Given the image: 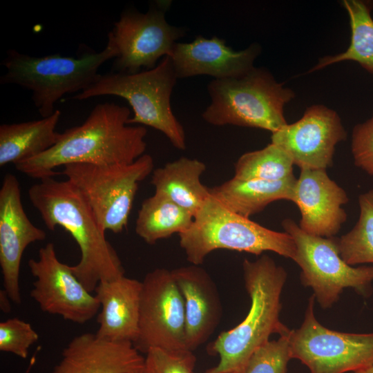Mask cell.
I'll return each mask as SVG.
<instances>
[{
    "label": "cell",
    "mask_w": 373,
    "mask_h": 373,
    "mask_svg": "<svg viewBox=\"0 0 373 373\" xmlns=\"http://www.w3.org/2000/svg\"><path fill=\"white\" fill-rule=\"evenodd\" d=\"M130 110L114 103L99 104L83 124L59 133L44 153L15 164L26 175L44 180L59 173L55 169L73 163L128 164L144 155L146 129L130 126Z\"/></svg>",
    "instance_id": "6da1fadb"
},
{
    "label": "cell",
    "mask_w": 373,
    "mask_h": 373,
    "mask_svg": "<svg viewBox=\"0 0 373 373\" xmlns=\"http://www.w3.org/2000/svg\"><path fill=\"white\" fill-rule=\"evenodd\" d=\"M28 197L49 230L61 227L78 245L80 260L71 269L88 291H95L102 281L124 276L120 258L106 238L105 231L70 181L41 180L29 189Z\"/></svg>",
    "instance_id": "7a4b0ae2"
},
{
    "label": "cell",
    "mask_w": 373,
    "mask_h": 373,
    "mask_svg": "<svg viewBox=\"0 0 373 373\" xmlns=\"http://www.w3.org/2000/svg\"><path fill=\"white\" fill-rule=\"evenodd\" d=\"M245 285L251 303L246 317L235 327L222 332L209 347L218 354V363L202 373H238L258 347L273 334L290 329L280 320L281 294L286 283L285 269L268 255L242 262Z\"/></svg>",
    "instance_id": "3957f363"
},
{
    "label": "cell",
    "mask_w": 373,
    "mask_h": 373,
    "mask_svg": "<svg viewBox=\"0 0 373 373\" xmlns=\"http://www.w3.org/2000/svg\"><path fill=\"white\" fill-rule=\"evenodd\" d=\"M117 49L111 38L100 52L86 51L78 57L54 54L33 57L11 49L3 61L6 72L1 84H14L32 91V99L42 117L57 110L55 104L64 95L82 91L96 81L99 67L115 58Z\"/></svg>",
    "instance_id": "277c9868"
},
{
    "label": "cell",
    "mask_w": 373,
    "mask_h": 373,
    "mask_svg": "<svg viewBox=\"0 0 373 373\" xmlns=\"http://www.w3.org/2000/svg\"><path fill=\"white\" fill-rule=\"evenodd\" d=\"M211 103L202 114L213 126L260 128L271 133L287 124L285 106L295 97L263 68L254 67L233 78L213 79L207 85Z\"/></svg>",
    "instance_id": "5b68a950"
},
{
    "label": "cell",
    "mask_w": 373,
    "mask_h": 373,
    "mask_svg": "<svg viewBox=\"0 0 373 373\" xmlns=\"http://www.w3.org/2000/svg\"><path fill=\"white\" fill-rule=\"evenodd\" d=\"M180 245L191 265L202 264L213 251L228 249L260 255L272 251L294 260L296 245L286 232L276 231L236 214L210 196L179 234Z\"/></svg>",
    "instance_id": "8992f818"
},
{
    "label": "cell",
    "mask_w": 373,
    "mask_h": 373,
    "mask_svg": "<svg viewBox=\"0 0 373 373\" xmlns=\"http://www.w3.org/2000/svg\"><path fill=\"white\" fill-rule=\"evenodd\" d=\"M177 79L171 58L166 56L150 70L133 74L111 71L99 75L95 82L70 99L84 100L102 95L122 97L133 111V116L127 121L128 125L152 127L162 132L175 148L184 150V130L171 106Z\"/></svg>",
    "instance_id": "52a82bcc"
},
{
    "label": "cell",
    "mask_w": 373,
    "mask_h": 373,
    "mask_svg": "<svg viewBox=\"0 0 373 373\" xmlns=\"http://www.w3.org/2000/svg\"><path fill=\"white\" fill-rule=\"evenodd\" d=\"M64 167L62 173L81 193L102 229L117 233L126 227L139 183L153 173L154 163L144 154L128 164Z\"/></svg>",
    "instance_id": "ba28073f"
},
{
    "label": "cell",
    "mask_w": 373,
    "mask_h": 373,
    "mask_svg": "<svg viewBox=\"0 0 373 373\" xmlns=\"http://www.w3.org/2000/svg\"><path fill=\"white\" fill-rule=\"evenodd\" d=\"M281 225L296 245L294 261L301 269L303 285L310 287L319 305L332 307L345 288H352L367 298L372 293L373 266L354 267L341 257L336 238H323L303 231L292 219L285 218Z\"/></svg>",
    "instance_id": "9c48e42d"
},
{
    "label": "cell",
    "mask_w": 373,
    "mask_h": 373,
    "mask_svg": "<svg viewBox=\"0 0 373 373\" xmlns=\"http://www.w3.org/2000/svg\"><path fill=\"white\" fill-rule=\"evenodd\" d=\"M312 294L300 327L291 332V358L310 373H345L373 365V332L346 333L329 329L316 318Z\"/></svg>",
    "instance_id": "30bf717a"
},
{
    "label": "cell",
    "mask_w": 373,
    "mask_h": 373,
    "mask_svg": "<svg viewBox=\"0 0 373 373\" xmlns=\"http://www.w3.org/2000/svg\"><path fill=\"white\" fill-rule=\"evenodd\" d=\"M165 11L163 6H152L145 13L135 10L122 13L108 36L117 49L113 72L133 74L142 68L150 70L160 58L171 55L185 30L169 24Z\"/></svg>",
    "instance_id": "8fae6325"
},
{
    "label": "cell",
    "mask_w": 373,
    "mask_h": 373,
    "mask_svg": "<svg viewBox=\"0 0 373 373\" xmlns=\"http://www.w3.org/2000/svg\"><path fill=\"white\" fill-rule=\"evenodd\" d=\"M142 283L139 334L135 347L144 354L153 348L187 350L184 300L171 271L155 269L145 276Z\"/></svg>",
    "instance_id": "7c38bea8"
},
{
    "label": "cell",
    "mask_w": 373,
    "mask_h": 373,
    "mask_svg": "<svg viewBox=\"0 0 373 373\" xmlns=\"http://www.w3.org/2000/svg\"><path fill=\"white\" fill-rule=\"evenodd\" d=\"M28 265L35 278L30 294L41 311L78 324L96 316L100 309L97 298L78 280L71 266L59 260L53 243L41 247L38 258L30 259Z\"/></svg>",
    "instance_id": "4fadbf2b"
},
{
    "label": "cell",
    "mask_w": 373,
    "mask_h": 373,
    "mask_svg": "<svg viewBox=\"0 0 373 373\" xmlns=\"http://www.w3.org/2000/svg\"><path fill=\"white\" fill-rule=\"evenodd\" d=\"M346 137L338 114L323 104H314L298 120L272 133L271 142L300 169L327 170L333 165L336 146Z\"/></svg>",
    "instance_id": "5bb4252c"
},
{
    "label": "cell",
    "mask_w": 373,
    "mask_h": 373,
    "mask_svg": "<svg viewBox=\"0 0 373 373\" xmlns=\"http://www.w3.org/2000/svg\"><path fill=\"white\" fill-rule=\"evenodd\" d=\"M46 238V232L31 222L23 209L17 178L6 174L0 189V266L3 289L17 305L21 303L19 274L23 251Z\"/></svg>",
    "instance_id": "9a60e30c"
},
{
    "label": "cell",
    "mask_w": 373,
    "mask_h": 373,
    "mask_svg": "<svg viewBox=\"0 0 373 373\" xmlns=\"http://www.w3.org/2000/svg\"><path fill=\"white\" fill-rule=\"evenodd\" d=\"M291 202L300 212L299 227L312 236L334 237L347 218L349 197L327 170L300 169Z\"/></svg>",
    "instance_id": "2e32d148"
},
{
    "label": "cell",
    "mask_w": 373,
    "mask_h": 373,
    "mask_svg": "<svg viewBox=\"0 0 373 373\" xmlns=\"http://www.w3.org/2000/svg\"><path fill=\"white\" fill-rule=\"evenodd\" d=\"M260 51L258 44L235 51L216 36L207 39L199 35L189 43L177 42L170 57L178 79L209 75L220 79L249 72Z\"/></svg>",
    "instance_id": "e0dca14e"
},
{
    "label": "cell",
    "mask_w": 373,
    "mask_h": 373,
    "mask_svg": "<svg viewBox=\"0 0 373 373\" xmlns=\"http://www.w3.org/2000/svg\"><path fill=\"white\" fill-rule=\"evenodd\" d=\"M144 358L132 343L105 341L84 333L64 348L50 373H140Z\"/></svg>",
    "instance_id": "ac0fdd59"
},
{
    "label": "cell",
    "mask_w": 373,
    "mask_h": 373,
    "mask_svg": "<svg viewBox=\"0 0 373 373\" xmlns=\"http://www.w3.org/2000/svg\"><path fill=\"white\" fill-rule=\"evenodd\" d=\"M182 296L185 313V344L193 352L213 333L222 314L220 298L209 274L199 265L171 270Z\"/></svg>",
    "instance_id": "d6986e66"
},
{
    "label": "cell",
    "mask_w": 373,
    "mask_h": 373,
    "mask_svg": "<svg viewBox=\"0 0 373 373\" xmlns=\"http://www.w3.org/2000/svg\"><path fill=\"white\" fill-rule=\"evenodd\" d=\"M142 283L123 276L102 281L95 289L100 303L96 336L112 342L135 343L139 334Z\"/></svg>",
    "instance_id": "ffe728a7"
},
{
    "label": "cell",
    "mask_w": 373,
    "mask_h": 373,
    "mask_svg": "<svg viewBox=\"0 0 373 373\" xmlns=\"http://www.w3.org/2000/svg\"><path fill=\"white\" fill-rule=\"evenodd\" d=\"M297 179L266 181L232 178L209 188L211 195L231 211L245 218L262 211L271 203L280 200L291 202Z\"/></svg>",
    "instance_id": "44dd1931"
},
{
    "label": "cell",
    "mask_w": 373,
    "mask_h": 373,
    "mask_svg": "<svg viewBox=\"0 0 373 373\" xmlns=\"http://www.w3.org/2000/svg\"><path fill=\"white\" fill-rule=\"evenodd\" d=\"M205 170L204 162L182 157L154 169L151 182L155 193L169 198L194 217L211 196L209 188L200 181Z\"/></svg>",
    "instance_id": "7402d4cb"
},
{
    "label": "cell",
    "mask_w": 373,
    "mask_h": 373,
    "mask_svg": "<svg viewBox=\"0 0 373 373\" xmlns=\"http://www.w3.org/2000/svg\"><path fill=\"white\" fill-rule=\"evenodd\" d=\"M61 112L38 120L0 126V166L15 165L36 157L53 146L59 138L55 131Z\"/></svg>",
    "instance_id": "603a6c76"
},
{
    "label": "cell",
    "mask_w": 373,
    "mask_h": 373,
    "mask_svg": "<svg viewBox=\"0 0 373 373\" xmlns=\"http://www.w3.org/2000/svg\"><path fill=\"white\" fill-rule=\"evenodd\" d=\"M372 3L363 0H343L351 29L350 43L343 52L319 59L308 73L344 61H353L373 75V18Z\"/></svg>",
    "instance_id": "cb8c5ba5"
},
{
    "label": "cell",
    "mask_w": 373,
    "mask_h": 373,
    "mask_svg": "<svg viewBox=\"0 0 373 373\" xmlns=\"http://www.w3.org/2000/svg\"><path fill=\"white\" fill-rule=\"evenodd\" d=\"M193 216L165 196L154 193L145 199L135 222L136 233L150 245L186 231L192 224Z\"/></svg>",
    "instance_id": "d4e9b609"
},
{
    "label": "cell",
    "mask_w": 373,
    "mask_h": 373,
    "mask_svg": "<svg viewBox=\"0 0 373 373\" xmlns=\"http://www.w3.org/2000/svg\"><path fill=\"white\" fill-rule=\"evenodd\" d=\"M294 165L287 153L271 142L261 149L242 154L235 163L233 178L284 181L295 178Z\"/></svg>",
    "instance_id": "484cf974"
},
{
    "label": "cell",
    "mask_w": 373,
    "mask_h": 373,
    "mask_svg": "<svg viewBox=\"0 0 373 373\" xmlns=\"http://www.w3.org/2000/svg\"><path fill=\"white\" fill-rule=\"evenodd\" d=\"M358 201L357 222L336 238L341 257L351 266L373 263V189L361 193Z\"/></svg>",
    "instance_id": "4316f807"
},
{
    "label": "cell",
    "mask_w": 373,
    "mask_h": 373,
    "mask_svg": "<svg viewBox=\"0 0 373 373\" xmlns=\"http://www.w3.org/2000/svg\"><path fill=\"white\" fill-rule=\"evenodd\" d=\"M291 332L256 349L238 373H286L291 359Z\"/></svg>",
    "instance_id": "83f0119b"
},
{
    "label": "cell",
    "mask_w": 373,
    "mask_h": 373,
    "mask_svg": "<svg viewBox=\"0 0 373 373\" xmlns=\"http://www.w3.org/2000/svg\"><path fill=\"white\" fill-rule=\"evenodd\" d=\"M39 339V334L28 322L11 318L0 323V350L26 358L29 348Z\"/></svg>",
    "instance_id": "f1b7e54d"
},
{
    "label": "cell",
    "mask_w": 373,
    "mask_h": 373,
    "mask_svg": "<svg viewBox=\"0 0 373 373\" xmlns=\"http://www.w3.org/2000/svg\"><path fill=\"white\" fill-rule=\"evenodd\" d=\"M196 357L191 351L149 350L140 373H193Z\"/></svg>",
    "instance_id": "f546056e"
},
{
    "label": "cell",
    "mask_w": 373,
    "mask_h": 373,
    "mask_svg": "<svg viewBox=\"0 0 373 373\" xmlns=\"http://www.w3.org/2000/svg\"><path fill=\"white\" fill-rule=\"evenodd\" d=\"M351 151L354 165L373 177V111L369 119L354 126Z\"/></svg>",
    "instance_id": "4dcf8cb0"
},
{
    "label": "cell",
    "mask_w": 373,
    "mask_h": 373,
    "mask_svg": "<svg viewBox=\"0 0 373 373\" xmlns=\"http://www.w3.org/2000/svg\"><path fill=\"white\" fill-rule=\"evenodd\" d=\"M10 298L8 296L6 291L3 289L0 291V308L4 313H8L10 312L11 305L10 303Z\"/></svg>",
    "instance_id": "1f68e13d"
},
{
    "label": "cell",
    "mask_w": 373,
    "mask_h": 373,
    "mask_svg": "<svg viewBox=\"0 0 373 373\" xmlns=\"http://www.w3.org/2000/svg\"><path fill=\"white\" fill-rule=\"evenodd\" d=\"M352 373H373V365L365 369L354 372Z\"/></svg>",
    "instance_id": "d6a6232c"
}]
</instances>
